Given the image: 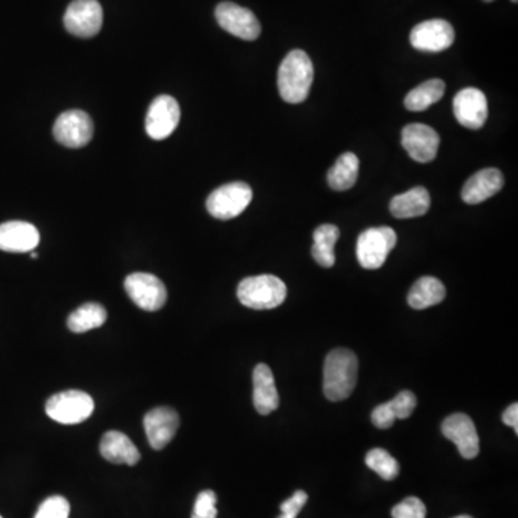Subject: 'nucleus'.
Returning a JSON list of instances; mask_svg holds the SVG:
<instances>
[{
  "label": "nucleus",
  "instance_id": "7",
  "mask_svg": "<svg viewBox=\"0 0 518 518\" xmlns=\"http://www.w3.org/2000/svg\"><path fill=\"white\" fill-rule=\"evenodd\" d=\"M125 292L132 303L144 311H159L167 301V289L156 275L146 272L130 274L124 281Z\"/></svg>",
  "mask_w": 518,
  "mask_h": 518
},
{
  "label": "nucleus",
  "instance_id": "11",
  "mask_svg": "<svg viewBox=\"0 0 518 518\" xmlns=\"http://www.w3.org/2000/svg\"><path fill=\"white\" fill-rule=\"evenodd\" d=\"M181 107L171 95H159L150 104L146 115V132L153 140H164L178 129Z\"/></svg>",
  "mask_w": 518,
  "mask_h": 518
},
{
  "label": "nucleus",
  "instance_id": "6",
  "mask_svg": "<svg viewBox=\"0 0 518 518\" xmlns=\"http://www.w3.org/2000/svg\"><path fill=\"white\" fill-rule=\"evenodd\" d=\"M252 200V189L244 181H232L213 191L206 200L208 212L220 220L237 218Z\"/></svg>",
  "mask_w": 518,
  "mask_h": 518
},
{
  "label": "nucleus",
  "instance_id": "24",
  "mask_svg": "<svg viewBox=\"0 0 518 518\" xmlns=\"http://www.w3.org/2000/svg\"><path fill=\"white\" fill-rule=\"evenodd\" d=\"M107 317L104 306L98 303H87L73 311L66 324L73 333H87V331L102 327L103 324L107 321Z\"/></svg>",
  "mask_w": 518,
  "mask_h": 518
},
{
  "label": "nucleus",
  "instance_id": "13",
  "mask_svg": "<svg viewBox=\"0 0 518 518\" xmlns=\"http://www.w3.org/2000/svg\"><path fill=\"white\" fill-rule=\"evenodd\" d=\"M439 142L438 132L421 122L407 124L402 130V146L417 163L434 161L438 154Z\"/></svg>",
  "mask_w": 518,
  "mask_h": 518
},
{
  "label": "nucleus",
  "instance_id": "19",
  "mask_svg": "<svg viewBox=\"0 0 518 518\" xmlns=\"http://www.w3.org/2000/svg\"><path fill=\"white\" fill-rule=\"evenodd\" d=\"M254 406L259 415H269L279 406V395L269 366L258 365L254 369Z\"/></svg>",
  "mask_w": 518,
  "mask_h": 518
},
{
  "label": "nucleus",
  "instance_id": "30",
  "mask_svg": "<svg viewBox=\"0 0 518 518\" xmlns=\"http://www.w3.org/2000/svg\"><path fill=\"white\" fill-rule=\"evenodd\" d=\"M215 493L210 490L202 491L198 495L195 501V507H193V514L191 518H216L218 517V508H216Z\"/></svg>",
  "mask_w": 518,
  "mask_h": 518
},
{
  "label": "nucleus",
  "instance_id": "26",
  "mask_svg": "<svg viewBox=\"0 0 518 518\" xmlns=\"http://www.w3.org/2000/svg\"><path fill=\"white\" fill-rule=\"evenodd\" d=\"M340 238V230L334 225H321L314 230L313 258L324 269H331L336 264L334 245Z\"/></svg>",
  "mask_w": 518,
  "mask_h": 518
},
{
  "label": "nucleus",
  "instance_id": "21",
  "mask_svg": "<svg viewBox=\"0 0 518 518\" xmlns=\"http://www.w3.org/2000/svg\"><path fill=\"white\" fill-rule=\"evenodd\" d=\"M431 206V196L422 186L405 191L402 195L395 196L390 202V212L397 220H411L424 216Z\"/></svg>",
  "mask_w": 518,
  "mask_h": 518
},
{
  "label": "nucleus",
  "instance_id": "9",
  "mask_svg": "<svg viewBox=\"0 0 518 518\" xmlns=\"http://www.w3.org/2000/svg\"><path fill=\"white\" fill-rule=\"evenodd\" d=\"M53 132L58 143L68 149H80L94 136V122L87 112L70 110L56 119Z\"/></svg>",
  "mask_w": 518,
  "mask_h": 518
},
{
  "label": "nucleus",
  "instance_id": "23",
  "mask_svg": "<svg viewBox=\"0 0 518 518\" xmlns=\"http://www.w3.org/2000/svg\"><path fill=\"white\" fill-rule=\"evenodd\" d=\"M445 94V83L438 78L417 85L405 98V107L409 112H425Z\"/></svg>",
  "mask_w": 518,
  "mask_h": 518
},
{
  "label": "nucleus",
  "instance_id": "16",
  "mask_svg": "<svg viewBox=\"0 0 518 518\" xmlns=\"http://www.w3.org/2000/svg\"><path fill=\"white\" fill-rule=\"evenodd\" d=\"M178 412L169 406L154 407L144 416V431L150 446L161 451L171 444L179 429Z\"/></svg>",
  "mask_w": 518,
  "mask_h": 518
},
{
  "label": "nucleus",
  "instance_id": "10",
  "mask_svg": "<svg viewBox=\"0 0 518 518\" xmlns=\"http://www.w3.org/2000/svg\"><path fill=\"white\" fill-rule=\"evenodd\" d=\"M215 16L220 28L237 38L255 41L261 35V24L254 12H250L247 7L232 2H222L216 6Z\"/></svg>",
  "mask_w": 518,
  "mask_h": 518
},
{
  "label": "nucleus",
  "instance_id": "2",
  "mask_svg": "<svg viewBox=\"0 0 518 518\" xmlns=\"http://www.w3.org/2000/svg\"><path fill=\"white\" fill-rule=\"evenodd\" d=\"M357 356L347 348H336L324 363V395L331 402L347 399L357 385Z\"/></svg>",
  "mask_w": 518,
  "mask_h": 518
},
{
  "label": "nucleus",
  "instance_id": "20",
  "mask_svg": "<svg viewBox=\"0 0 518 518\" xmlns=\"http://www.w3.org/2000/svg\"><path fill=\"white\" fill-rule=\"evenodd\" d=\"M100 453L108 463L119 464V465L120 464L136 465L142 458L139 449L132 444V439L119 431H110L104 434L102 444H100Z\"/></svg>",
  "mask_w": 518,
  "mask_h": 518
},
{
  "label": "nucleus",
  "instance_id": "25",
  "mask_svg": "<svg viewBox=\"0 0 518 518\" xmlns=\"http://www.w3.org/2000/svg\"><path fill=\"white\" fill-rule=\"evenodd\" d=\"M358 159L355 153H345L338 157L328 171V185L334 191H343L352 189L358 178Z\"/></svg>",
  "mask_w": 518,
  "mask_h": 518
},
{
  "label": "nucleus",
  "instance_id": "33",
  "mask_svg": "<svg viewBox=\"0 0 518 518\" xmlns=\"http://www.w3.org/2000/svg\"><path fill=\"white\" fill-rule=\"evenodd\" d=\"M395 421H396V416H395L394 411H392V407H390L389 402H386V404L379 405V406H376L375 411L372 412V422L375 424L376 428H392V426H394Z\"/></svg>",
  "mask_w": 518,
  "mask_h": 518
},
{
  "label": "nucleus",
  "instance_id": "35",
  "mask_svg": "<svg viewBox=\"0 0 518 518\" xmlns=\"http://www.w3.org/2000/svg\"><path fill=\"white\" fill-rule=\"evenodd\" d=\"M31 258H34V259H36V258H38V254H36V252H34V250H32Z\"/></svg>",
  "mask_w": 518,
  "mask_h": 518
},
{
  "label": "nucleus",
  "instance_id": "12",
  "mask_svg": "<svg viewBox=\"0 0 518 518\" xmlns=\"http://www.w3.org/2000/svg\"><path fill=\"white\" fill-rule=\"evenodd\" d=\"M455 41L453 24L444 19H431L416 24L411 32V44L422 53H442Z\"/></svg>",
  "mask_w": 518,
  "mask_h": 518
},
{
  "label": "nucleus",
  "instance_id": "8",
  "mask_svg": "<svg viewBox=\"0 0 518 518\" xmlns=\"http://www.w3.org/2000/svg\"><path fill=\"white\" fill-rule=\"evenodd\" d=\"M64 24L71 35L93 38L102 31L103 7L98 0H73L66 7Z\"/></svg>",
  "mask_w": 518,
  "mask_h": 518
},
{
  "label": "nucleus",
  "instance_id": "29",
  "mask_svg": "<svg viewBox=\"0 0 518 518\" xmlns=\"http://www.w3.org/2000/svg\"><path fill=\"white\" fill-rule=\"evenodd\" d=\"M394 518H426V507L424 501L416 497L405 498L392 510Z\"/></svg>",
  "mask_w": 518,
  "mask_h": 518
},
{
  "label": "nucleus",
  "instance_id": "14",
  "mask_svg": "<svg viewBox=\"0 0 518 518\" xmlns=\"http://www.w3.org/2000/svg\"><path fill=\"white\" fill-rule=\"evenodd\" d=\"M442 434L455 444L461 456L474 459L480 454V438L473 419L465 414H454L442 424Z\"/></svg>",
  "mask_w": 518,
  "mask_h": 518
},
{
  "label": "nucleus",
  "instance_id": "17",
  "mask_svg": "<svg viewBox=\"0 0 518 518\" xmlns=\"http://www.w3.org/2000/svg\"><path fill=\"white\" fill-rule=\"evenodd\" d=\"M39 240V230L32 223L11 220L0 225V249L5 252H32L38 247Z\"/></svg>",
  "mask_w": 518,
  "mask_h": 518
},
{
  "label": "nucleus",
  "instance_id": "3",
  "mask_svg": "<svg viewBox=\"0 0 518 518\" xmlns=\"http://www.w3.org/2000/svg\"><path fill=\"white\" fill-rule=\"evenodd\" d=\"M238 299L252 310H272L287 298V286L275 275H257L242 279L238 286Z\"/></svg>",
  "mask_w": 518,
  "mask_h": 518
},
{
  "label": "nucleus",
  "instance_id": "36",
  "mask_svg": "<svg viewBox=\"0 0 518 518\" xmlns=\"http://www.w3.org/2000/svg\"><path fill=\"white\" fill-rule=\"evenodd\" d=\"M454 518H473V517H471V515H458V517H454Z\"/></svg>",
  "mask_w": 518,
  "mask_h": 518
},
{
  "label": "nucleus",
  "instance_id": "28",
  "mask_svg": "<svg viewBox=\"0 0 518 518\" xmlns=\"http://www.w3.org/2000/svg\"><path fill=\"white\" fill-rule=\"evenodd\" d=\"M70 517V503L61 495L46 498L38 508L35 518H68Z\"/></svg>",
  "mask_w": 518,
  "mask_h": 518
},
{
  "label": "nucleus",
  "instance_id": "37",
  "mask_svg": "<svg viewBox=\"0 0 518 518\" xmlns=\"http://www.w3.org/2000/svg\"><path fill=\"white\" fill-rule=\"evenodd\" d=\"M513 4H517L518 0H512Z\"/></svg>",
  "mask_w": 518,
  "mask_h": 518
},
{
  "label": "nucleus",
  "instance_id": "34",
  "mask_svg": "<svg viewBox=\"0 0 518 518\" xmlns=\"http://www.w3.org/2000/svg\"><path fill=\"white\" fill-rule=\"evenodd\" d=\"M503 422L518 434V405L513 404L503 414Z\"/></svg>",
  "mask_w": 518,
  "mask_h": 518
},
{
  "label": "nucleus",
  "instance_id": "39",
  "mask_svg": "<svg viewBox=\"0 0 518 518\" xmlns=\"http://www.w3.org/2000/svg\"><path fill=\"white\" fill-rule=\"evenodd\" d=\"M0 518H4V517H2V515H0Z\"/></svg>",
  "mask_w": 518,
  "mask_h": 518
},
{
  "label": "nucleus",
  "instance_id": "31",
  "mask_svg": "<svg viewBox=\"0 0 518 518\" xmlns=\"http://www.w3.org/2000/svg\"><path fill=\"white\" fill-rule=\"evenodd\" d=\"M417 400L412 392L404 390L400 392L395 399L390 400L389 405L394 411L396 419H407L414 414L415 407H416Z\"/></svg>",
  "mask_w": 518,
  "mask_h": 518
},
{
  "label": "nucleus",
  "instance_id": "4",
  "mask_svg": "<svg viewBox=\"0 0 518 518\" xmlns=\"http://www.w3.org/2000/svg\"><path fill=\"white\" fill-rule=\"evenodd\" d=\"M94 400L81 390H65L49 397L45 411L53 421L63 425H77L87 421L94 412Z\"/></svg>",
  "mask_w": 518,
  "mask_h": 518
},
{
  "label": "nucleus",
  "instance_id": "15",
  "mask_svg": "<svg viewBox=\"0 0 518 518\" xmlns=\"http://www.w3.org/2000/svg\"><path fill=\"white\" fill-rule=\"evenodd\" d=\"M454 114L463 127L481 129L487 122V97L478 88H464L454 98Z\"/></svg>",
  "mask_w": 518,
  "mask_h": 518
},
{
  "label": "nucleus",
  "instance_id": "32",
  "mask_svg": "<svg viewBox=\"0 0 518 518\" xmlns=\"http://www.w3.org/2000/svg\"><path fill=\"white\" fill-rule=\"evenodd\" d=\"M307 501H308V495L306 491H296L292 497L282 503L281 515L279 518H297L304 505L307 504Z\"/></svg>",
  "mask_w": 518,
  "mask_h": 518
},
{
  "label": "nucleus",
  "instance_id": "5",
  "mask_svg": "<svg viewBox=\"0 0 518 518\" xmlns=\"http://www.w3.org/2000/svg\"><path fill=\"white\" fill-rule=\"evenodd\" d=\"M397 237L392 228H370L360 233L357 239L358 264L366 269H377L386 262L390 250L396 247Z\"/></svg>",
  "mask_w": 518,
  "mask_h": 518
},
{
  "label": "nucleus",
  "instance_id": "27",
  "mask_svg": "<svg viewBox=\"0 0 518 518\" xmlns=\"http://www.w3.org/2000/svg\"><path fill=\"white\" fill-rule=\"evenodd\" d=\"M366 465L383 480L392 481L399 475V463L387 453L386 449H370L366 455Z\"/></svg>",
  "mask_w": 518,
  "mask_h": 518
},
{
  "label": "nucleus",
  "instance_id": "22",
  "mask_svg": "<svg viewBox=\"0 0 518 518\" xmlns=\"http://www.w3.org/2000/svg\"><path fill=\"white\" fill-rule=\"evenodd\" d=\"M445 286L435 277H422L415 282L409 296L407 304L414 310H425L429 307L436 306L445 299Z\"/></svg>",
  "mask_w": 518,
  "mask_h": 518
},
{
  "label": "nucleus",
  "instance_id": "18",
  "mask_svg": "<svg viewBox=\"0 0 518 518\" xmlns=\"http://www.w3.org/2000/svg\"><path fill=\"white\" fill-rule=\"evenodd\" d=\"M504 186V178L498 169H484L473 174L463 188V200L468 205H478L497 195Z\"/></svg>",
  "mask_w": 518,
  "mask_h": 518
},
{
  "label": "nucleus",
  "instance_id": "38",
  "mask_svg": "<svg viewBox=\"0 0 518 518\" xmlns=\"http://www.w3.org/2000/svg\"><path fill=\"white\" fill-rule=\"evenodd\" d=\"M484 2H494V0H484Z\"/></svg>",
  "mask_w": 518,
  "mask_h": 518
},
{
  "label": "nucleus",
  "instance_id": "1",
  "mask_svg": "<svg viewBox=\"0 0 518 518\" xmlns=\"http://www.w3.org/2000/svg\"><path fill=\"white\" fill-rule=\"evenodd\" d=\"M313 80L314 68L310 56L301 49H294L279 65V95L289 104H299L310 94Z\"/></svg>",
  "mask_w": 518,
  "mask_h": 518
}]
</instances>
